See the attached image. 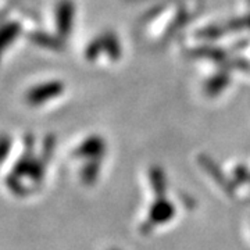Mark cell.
<instances>
[{
    "instance_id": "6da1fadb",
    "label": "cell",
    "mask_w": 250,
    "mask_h": 250,
    "mask_svg": "<svg viewBox=\"0 0 250 250\" xmlns=\"http://www.w3.org/2000/svg\"><path fill=\"white\" fill-rule=\"evenodd\" d=\"M64 92V83L59 80H52L34 85L25 93V102L31 106H41L49 100L60 96Z\"/></svg>"
},
{
    "instance_id": "7a4b0ae2",
    "label": "cell",
    "mask_w": 250,
    "mask_h": 250,
    "mask_svg": "<svg viewBox=\"0 0 250 250\" xmlns=\"http://www.w3.org/2000/svg\"><path fill=\"white\" fill-rule=\"evenodd\" d=\"M74 16H75V9L71 0H60L59 4L56 6V29H57V35L62 41L67 39L71 34Z\"/></svg>"
},
{
    "instance_id": "3957f363",
    "label": "cell",
    "mask_w": 250,
    "mask_h": 250,
    "mask_svg": "<svg viewBox=\"0 0 250 250\" xmlns=\"http://www.w3.org/2000/svg\"><path fill=\"white\" fill-rule=\"evenodd\" d=\"M22 32V24L20 21H3L0 22V62L4 52L14 43V41Z\"/></svg>"
},
{
    "instance_id": "277c9868",
    "label": "cell",
    "mask_w": 250,
    "mask_h": 250,
    "mask_svg": "<svg viewBox=\"0 0 250 250\" xmlns=\"http://www.w3.org/2000/svg\"><path fill=\"white\" fill-rule=\"evenodd\" d=\"M27 38L31 43L49 49V50H62V38L59 35H52L45 31H31Z\"/></svg>"
},
{
    "instance_id": "5b68a950",
    "label": "cell",
    "mask_w": 250,
    "mask_h": 250,
    "mask_svg": "<svg viewBox=\"0 0 250 250\" xmlns=\"http://www.w3.org/2000/svg\"><path fill=\"white\" fill-rule=\"evenodd\" d=\"M10 147H11V139H10L9 135H0V161L4 157H7Z\"/></svg>"
}]
</instances>
